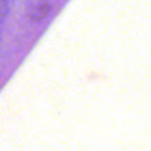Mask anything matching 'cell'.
I'll return each instance as SVG.
<instances>
[{
    "label": "cell",
    "mask_w": 151,
    "mask_h": 151,
    "mask_svg": "<svg viewBox=\"0 0 151 151\" xmlns=\"http://www.w3.org/2000/svg\"><path fill=\"white\" fill-rule=\"evenodd\" d=\"M52 10V5L48 1H42L37 3L30 12V20L34 23H39L48 18L49 14Z\"/></svg>",
    "instance_id": "1"
},
{
    "label": "cell",
    "mask_w": 151,
    "mask_h": 151,
    "mask_svg": "<svg viewBox=\"0 0 151 151\" xmlns=\"http://www.w3.org/2000/svg\"><path fill=\"white\" fill-rule=\"evenodd\" d=\"M8 12L7 2L6 0H0V23H2L5 20Z\"/></svg>",
    "instance_id": "2"
}]
</instances>
